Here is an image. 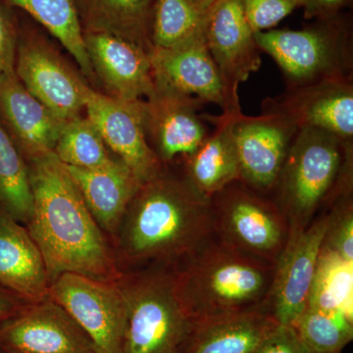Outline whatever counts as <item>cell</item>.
Wrapping results in <instances>:
<instances>
[{
	"label": "cell",
	"instance_id": "6da1fadb",
	"mask_svg": "<svg viewBox=\"0 0 353 353\" xmlns=\"http://www.w3.org/2000/svg\"><path fill=\"white\" fill-rule=\"evenodd\" d=\"M26 163L32 194V217L26 227L43 254L50 283L67 272L117 281L122 270L112 243L66 166L53 152Z\"/></svg>",
	"mask_w": 353,
	"mask_h": 353
},
{
	"label": "cell",
	"instance_id": "7a4b0ae2",
	"mask_svg": "<svg viewBox=\"0 0 353 353\" xmlns=\"http://www.w3.org/2000/svg\"><path fill=\"white\" fill-rule=\"evenodd\" d=\"M215 234L211 201L183 171L165 168L141 183L111 239L121 270L150 264H180Z\"/></svg>",
	"mask_w": 353,
	"mask_h": 353
},
{
	"label": "cell",
	"instance_id": "3957f363",
	"mask_svg": "<svg viewBox=\"0 0 353 353\" xmlns=\"http://www.w3.org/2000/svg\"><path fill=\"white\" fill-rule=\"evenodd\" d=\"M176 270L181 299L199 322L265 306L274 264L210 241Z\"/></svg>",
	"mask_w": 353,
	"mask_h": 353
},
{
	"label": "cell",
	"instance_id": "277c9868",
	"mask_svg": "<svg viewBox=\"0 0 353 353\" xmlns=\"http://www.w3.org/2000/svg\"><path fill=\"white\" fill-rule=\"evenodd\" d=\"M352 168L353 143L316 128L299 129L274 190L289 231L307 227L320 206L352 190Z\"/></svg>",
	"mask_w": 353,
	"mask_h": 353
},
{
	"label": "cell",
	"instance_id": "5b68a950",
	"mask_svg": "<svg viewBox=\"0 0 353 353\" xmlns=\"http://www.w3.org/2000/svg\"><path fill=\"white\" fill-rule=\"evenodd\" d=\"M176 265L150 264L118 278L128 308L122 353H185L196 322L176 284Z\"/></svg>",
	"mask_w": 353,
	"mask_h": 353
},
{
	"label": "cell",
	"instance_id": "8992f818",
	"mask_svg": "<svg viewBox=\"0 0 353 353\" xmlns=\"http://www.w3.org/2000/svg\"><path fill=\"white\" fill-rule=\"evenodd\" d=\"M312 21L301 30L255 32L260 50L282 70L287 90L353 76L352 15Z\"/></svg>",
	"mask_w": 353,
	"mask_h": 353
},
{
	"label": "cell",
	"instance_id": "52a82bcc",
	"mask_svg": "<svg viewBox=\"0 0 353 353\" xmlns=\"http://www.w3.org/2000/svg\"><path fill=\"white\" fill-rule=\"evenodd\" d=\"M211 201L215 234L225 245L275 263L289 225L275 201L236 181Z\"/></svg>",
	"mask_w": 353,
	"mask_h": 353
},
{
	"label": "cell",
	"instance_id": "ba28073f",
	"mask_svg": "<svg viewBox=\"0 0 353 353\" xmlns=\"http://www.w3.org/2000/svg\"><path fill=\"white\" fill-rule=\"evenodd\" d=\"M48 297L78 323L97 353L123 352L128 308L118 281L67 272L50 283Z\"/></svg>",
	"mask_w": 353,
	"mask_h": 353
},
{
	"label": "cell",
	"instance_id": "9c48e42d",
	"mask_svg": "<svg viewBox=\"0 0 353 353\" xmlns=\"http://www.w3.org/2000/svg\"><path fill=\"white\" fill-rule=\"evenodd\" d=\"M299 130L274 97L264 99L259 116L241 113L234 125L241 182L265 196L274 192Z\"/></svg>",
	"mask_w": 353,
	"mask_h": 353
},
{
	"label": "cell",
	"instance_id": "30bf717a",
	"mask_svg": "<svg viewBox=\"0 0 353 353\" xmlns=\"http://www.w3.org/2000/svg\"><path fill=\"white\" fill-rule=\"evenodd\" d=\"M329 221V213H324L307 227L289 231L287 243L274 263L265 301V307L278 324L294 327L307 306Z\"/></svg>",
	"mask_w": 353,
	"mask_h": 353
},
{
	"label": "cell",
	"instance_id": "8fae6325",
	"mask_svg": "<svg viewBox=\"0 0 353 353\" xmlns=\"http://www.w3.org/2000/svg\"><path fill=\"white\" fill-rule=\"evenodd\" d=\"M15 73L25 88L60 120L81 116L90 87L34 29H20Z\"/></svg>",
	"mask_w": 353,
	"mask_h": 353
},
{
	"label": "cell",
	"instance_id": "7c38bea8",
	"mask_svg": "<svg viewBox=\"0 0 353 353\" xmlns=\"http://www.w3.org/2000/svg\"><path fill=\"white\" fill-rule=\"evenodd\" d=\"M204 34L226 90L225 111L240 112L239 87L259 71L262 63V51L240 0H216L206 11Z\"/></svg>",
	"mask_w": 353,
	"mask_h": 353
},
{
	"label": "cell",
	"instance_id": "4fadbf2b",
	"mask_svg": "<svg viewBox=\"0 0 353 353\" xmlns=\"http://www.w3.org/2000/svg\"><path fill=\"white\" fill-rule=\"evenodd\" d=\"M85 109L87 117L97 128L106 146L141 183L161 172L164 164L146 138L145 101H123L90 88Z\"/></svg>",
	"mask_w": 353,
	"mask_h": 353
},
{
	"label": "cell",
	"instance_id": "5bb4252c",
	"mask_svg": "<svg viewBox=\"0 0 353 353\" xmlns=\"http://www.w3.org/2000/svg\"><path fill=\"white\" fill-rule=\"evenodd\" d=\"M0 347L15 353H97L78 323L50 297L0 325Z\"/></svg>",
	"mask_w": 353,
	"mask_h": 353
},
{
	"label": "cell",
	"instance_id": "9a60e30c",
	"mask_svg": "<svg viewBox=\"0 0 353 353\" xmlns=\"http://www.w3.org/2000/svg\"><path fill=\"white\" fill-rule=\"evenodd\" d=\"M150 57L157 90L196 97L226 110V90L206 46L204 30L172 48H152Z\"/></svg>",
	"mask_w": 353,
	"mask_h": 353
},
{
	"label": "cell",
	"instance_id": "2e32d148",
	"mask_svg": "<svg viewBox=\"0 0 353 353\" xmlns=\"http://www.w3.org/2000/svg\"><path fill=\"white\" fill-rule=\"evenodd\" d=\"M145 102L146 138L164 165L192 155L211 131L196 97L155 88Z\"/></svg>",
	"mask_w": 353,
	"mask_h": 353
},
{
	"label": "cell",
	"instance_id": "e0dca14e",
	"mask_svg": "<svg viewBox=\"0 0 353 353\" xmlns=\"http://www.w3.org/2000/svg\"><path fill=\"white\" fill-rule=\"evenodd\" d=\"M92 70L108 95L123 101H145L155 92L150 52L104 32H83Z\"/></svg>",
	"mask_w": 353,
	"mask_h": 353
},
{
	"label": "cell",
	"instance_id": "ac0fdd59",
	"mask_svg": "<svg viewBox=\"0 0 353 353\" xmlns=\"http://www.w3.org/2000/svg\"><path fill=\"white\" fill-rule=\"evenodd\" d=\"M0 122L28 161L53 152L65 121L37 99L13 69L0 74Z\"/></svg>",
	"mask_w": 353,
	"mask_h": 353
},
{
	"label": "cell",
	"instance_id": "d6986e66",
	"mask_svg": "<svg viewBox=\"0 0 353 353\" xmlns=\"http://www.w3.org/2000/svg\"><path fill=\"white\" fill-rule=\"evenodd\" d=\"M353 76L290 88L276 97L299 129L316 128L353 143Z\"/></svg>",
	"mask_w": 353,
	"mask_h": 353
},
{
	"label": "cell",
	"instance_id": "ffe728a7",
	"mask_svg": "<svg viewBox=\"0 0 353 353\" xmlns=\"http://www.w3.org/2000/svg\"><path fill=\"white\" fill-rule=\"evenodd\" d=\"M241 113L224 111L218 116L203 113L213 129L196 152L183 158L185 175L208 199L241 180L234 125Z\"/></svg>",
	"mask_w": 353,
	"mask_h": 353
},
{
	"label": "cell",
	"instance_id": "44dd1931",
	"mask_svg": "<svg viewBox=\"0 0 353 353\" xmlns=\"http://www.w3.org/2000/svg\"><path fill=\"white\" fill-rule=\"evenodd\" d=\"M0 285L30 303L48 297L50 281L27 227L0 208Z\"/></svg>",
	"mask_w": 353,
	"mask_h": 353
},
{
	"label": "cell",
	"instance_id": "7402d4cb",
	"mask_svg": "<svg viewBox=\"0 0 353 353\" xmlns=\"http://www.w3.org/2000/svg\"><path fill=\"white\" fill-rule=\"evenodd\" d=\"M66 168L78 185L90 213L111 241L143 183L119 158H114L101 168Z\"/></svg>",
	"mask_w": 353,
	"mask_h": 353
},
{
	"label": "cell",
	"instance_id": "603a6c76",
	"mask_svg": "<svg viewBox=\"0 0 353 353\" xmlns=\"http://www.w3.org/2000/svg\"><path fill=\"white\" fill-rule=\"evenodd\" d=\"M277 325L265 306L201 320L185 353H254Z\"/></svg>",
	"mask_w": 353,
	"mask_h": 353
},
{
	"label": "cell",
	"instance_id": "cb8c5ba5",
	"mask_svg": "<svg viewBox=\"0 0 353 353\" xmlns=\"http://www.w3.org/2000/svg\"><path fill=\"white\" fill-rule=\"evenodd\" d=\"M83 32H104L152 48L150 31L155 0H75Z\"/></svg>",
	"mask_w": 353,
	"mask_h": 353
},
{
	"label": "cell",
	"instance_id": "d4e9b609",
	"mask_svg": "<svg viewBox=\"0 0 353 353\" xmlns=\"http://www.w3.org/2000/svg\"><path fill=\"white\" fill-rule=\"evenodd\" d=\"M29 14L60 41L75 58L85 76L94 75L85 50L82 26L75 0H6Z\"/></svg>",
	"mask_w": 353,
	"mask_h": 353
},
{
	"label": "cell",
	"instance_id": "484cf974",
	"mask_svg": "<svg viewBox=\"0 0 353 353\" xmlns=\"http://www.w3.org/2000/svg\"><path fill=\"white\" fill-rule=\"evenodd\" d=\"M0 208L25 226L32 217V194L27 163L1 122Z\"/></svg>",
	"mask_w": 353,
	"mask_h": 353
},
{
	"label": "cell",
	"instance_id": "4316f807",
	"mask_svg": "<svg viewBox=\"0 0 353 353\" xmlns=\"http://www.w3.org/2000/svg\"><path fill=\"white\" fill-rule=\"evenodd\" d=\"M352 290L353 262L322 248L307 306L352 316Z\"/></svg>",
	"mask_w": 353,
	"mask_h": 353
},
{
	"label": "cell",
	"instance_id": "83f0119b",
	"mask_svg": "<svg viewBox=\"0 0 353 353\" xmlns=\"http://www.w3.org/2000/svg\"><path fill=\"white\" fill-rule=\"evenodd\" d=\"M53 152L65 166L97 169L114 159L103 139L88 117L65 121Z\"/></svg>",
	"mask_w": 353,
	"mask_h": 353
},
{
	"label": "cell",
	"instance_id": "f1b7e54d",
	"mask_svg": "<svg viewBox=\"0 0 353 353\" xmlns=\"http://www.w3.org/2000/svg\"><path fill=\"white\" fill-rule=\"evenodd\" d=\"M312 353H341L353 338V317L307 306L292 327Z\"/></svg>",
	"mask_w": 353,
	"mask_h": 353
},
{
	"label": "cell",
	"instance_id": "f546056e",
	"mask_svg": "<svg viewBox=\"0 0 353 353\" xmlns=\"http://www.w3.org/2000/svg\"><path fill=\"white\" fill-rule=\"evenodd\" d=\"M205 14L194 0H155L153 6L152 48H168L203 31Z\"/></svg>",
	"mask_w": 353,
	"mask_h": 353
},
{
	"label": "cell",
	"instance_id": "4dcf8cb0",
	"mask_svg": "<svg viewBox=\"0 0 353 353\" xmlns=\"http://www.w3.org/2000/svg\"><path fill=\"white\" fill-rule=\"evenodd\" d=\"M329 213V226L323 248L353 262L352 192H345L334 199Z\"/></svg>",
	"mask_w": 353,
	"mask_h": 353
},
{
	"label": "cell",
	"instance_id": "1f68e13d",
	"mask_svg": "<svg viewBox=\"0 0 353 353\" xmlns=\"http://www.w3.org/2000/svg\"><path fill=\"white\" fill-rule=\"evenodd\" d=\"M254 32L268 31L301 7V0H240Z\"/></svg>",
	"mask_w": 353,
	"mask_h": 353
},
{
	"label": "cell",
	"instance_id": "d6a6232c",
	"mask_svg": "<svg viewBox=\"0 0 353 353\" xmlns=\"http://www.w3.org/2000/svg\"><path fill=\"white\" fill-rule=\"evenodd\" d=\"M20 29L6 0H0V74L15 68Z\"/></svg>",
	"mask_w": 353,
	"mask_h": 353
},
{
	"label": "cell",
	"instance_id": "836d02e7",
	"mask_svg": "<svg viewBox=\"0 0 353 353\" xmlns=\"http://www.w3.org/2000/svg\"><path fill=\"white\" fill-rule=\"evenodd\" d=\"M254 353H312L292 327L278 324Z\"/></svg>",
	"mask_w": 353,
	"mask_h": 353
},
{
	"label": "cell",
	"instance_id": "e575fe53",
	"mask_svg": "<svg viewBox=\"0 0 353 353\" xmlns=\"http://www.w3.org/2000/svg\"><path fill=\"white\" fill-rule=\"evenodd\" d=\"M350 0H301L305 20L323 19L333 17L343 12Z\"/></svg>",
	"mask_w": 353,
	"mask_h": 353
},
{
	"label": "cell",
	"instance_id": "d590c367",
	"mask_svg": "<svg viewBox=\"0 0 353 353\" xmlns=\"http://www.w3.org/2000/svg\"><path fill=\"white\" fill-rule=\"evenodd\" d=\"M29 303L30 301L22 296L0 285V325L17 314Z\"/></svg>",
	"mask_w": 353,
	"mask_h": 353
},
{
	"label": "cell",
	"instance_id": "8d00e7d4",
	"mask_svg": "<svg viewBox=\"0 0 353 353\" xmlns=\"http://www.w3.org/2000/svg\"><path fill=\"white\" fill-rule=\"evenodd\" d=\"M216 0H194L196 6L199 7V9L202 11V12H206L208 10L209 7L212 6Z\"/></svg>",
	"mask_w": 353,
	"mask_h": 353
},
{
	"label": "cell",
	"instance_id": "74e56055",
	"mask_svg": "<svg viewBox=\"0 0 353 353\" xmlns=\"http://www.w3.org/2000/svg\"><path fill=\"white\" fill-rule=\"evenodd\" d=\"M0 353H15V352H10V350H4V348L0 347Z\"/></svg>",
	"mask_w": 353,
	"mask_h": 353
}]
</instances>
